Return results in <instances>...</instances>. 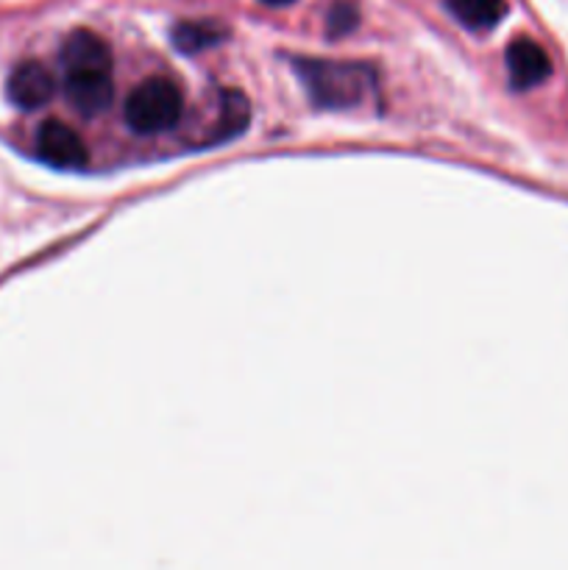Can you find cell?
Here are the masks:
<instances>
[{
  "label": "cell",
  "instance_id": "2",
  "mask_svg": "<svg viewBox=\"0 0 568 570\" xmlns=\"http://www.w3.org/2000/svg\"><path fill=\"white\" fill-rule=\"evenodd\" d=\"M126 122L137 134H161L178 126L184 115L182 87L170 78H148L126 98Z\"/></svg>",
  "mask_w": 568,
  "mask_h": 570
},
{
  "label": "cell",
  "instance_id": "4",
  "mask_svg": "<svg viewBox=\"0 0 568 570\" xmlns=\"http://www.w3.org/2000/svg\"><path fill=\"white\" fill-rule=\"evenodd\" d=\"M65 95L72 104V109L84 117H98L100 111L109 109L111 87L109 70H98V67H89V70H65Z\"/></svg>",
  "mask_w": 568,
  "mask_h": 570
},
{
  "label": "cell",
  "instance_id": "10",
  "mask_svg": "<svg viewBox=\"0 0 568 570\" xmlns=\"http://www.w3.org/2000/svg\"><path fill=\"white\" fill-rule=\"evenodd\" d=\"M221 39V31L215 26H206V22H178L173 28V42L182 53H198V50L217 45Z\"/></svg>",
  "mask_w": 568,
  "mask_h": 570
},
{
  "label": "cell",
  "instance_id": "11",
  "mask_svg": "<svg viewBox=\"0 0 568 570\" xmlns=\"http://www.w3.org/2000/svg\"><path fill=\"white\" fill-rule=\"evenodd\" d=\"M356 22H360V11H356V6L351 3V0H337V3L332 6V11H329V20H326L329 37L332 39L349 37V33L356 28Z\"/></svg>",
  "mask_w": 568,
  "mask_h": 570
},
{
  "label": "cell",
  "instance_id": "7",
  "mask_svg": "<svg viewBox=\"0 0 568 570\" xmlns=\"http://www.w3.org/2000/svg\"><path fill=\"white\" fill-rule=\"evenodd\" d=\"M61 65H65V70H89V67L109 70V45H106L95 31L78 28V31H72L70 37L65 39V45H61Z\"/></svg>",
  "mask_w": 568,
  "mask_h": 570
},
{
  "label": "cell",
  "instance_id": "9",
  "mask_svg": "<svg viewBox=\"0 0 568 570\" xmlns=\"http://www.w3.org/2000/svg\"><path fill=\"white\" fill-rule=\"evenodd\" d=\"M445 6L462 26L473 28V31L493 28L507 14L505 0H445Z\"/></svg>",
  "mask_w": 568,
  "mask_h": 570
},
{
  "label": "cell",
  "instance_id": "5",
  "mask_svg": "<svg viewBox=\"0 0 568 570\" xmlns=\"http://www.w3.org/2000/svg\"><path fill=\"white\" fill-rule=\"evenodd\" d=\"M6 92H9L11 104L31 111L53 98L56 81L53 76H50L48 67H42L39 61H22V65H17L14 70H11Z\"/></svg>",
  "mask_w": 568,
  "mask_h": 570
},
{
  "label": "cell",
  "instance_id": "12",
  "mask_svg": "<svg viewBox=\"0 0 568 570\" xmlns=\"http://www.w3.org/2000/svg\"><path fill=\"white\" fill-rule=\"evenodd\" d=\"M262 3H267V6H287V3H293V0H262Z\"/></svg>",
  "mask_w": 568,
  "mask_h": 570
},
{
  "label": "cell",
  "instance_id": "3",
  "mask_svg": "<svg viewBox=\"0 0 568 570\" xmlns=\"http://www.w3.org/2000/svg\"><path fill=\"white\" fill-rule=\"evenodd\" d=\"M37 154L45 165L59 170H81L89 161V150L76 128L61 120H45L37 131Z\"/></svg>",
  "mask_w": 568,
  "mask_h": 570
},
{
  "label": "cell",
  "instance_id": "1",
  "mask_svg": "<svg viewBox=\"0 0 568 570\" xmlns=\"http://www.w3.org/2000/svg\"><path fill=\"white\" fill-rule=\"evenodd\" d=\"M295 72L304 81L312 104L321 109H354L371 87V70L349 61L295 59Z\"/></svg>",
  "mask_w": 568,
  "mask_h": 570
},
{
  "label": "cell",
  "instance_id": "6",
  "mask_svg": "<svg viewBox=\"0 0 568 570\" xmlns=\"http://www.w3.org/2000/svg\"><path fill=\"white\" fill-rule=\"evenodd\" d=\"M507 70L516 89H532L551 76V61L546 50L532 39H516L507 48Z\"/></svg>",
  "mask_w": 568,
  "mask_h": 570
},
{
  "label": "cell",
  "instance_id": "8",
  "mask_svg": "<svg viewBox=\"0 0 568 570\" xmlns=\"http://www.w3.org/2000/svg\"><path fill=\"white\" fill-rule=\"evenodd\" d=\"M251 120V106L248 98L237 89H226L223 92V104H221V117H217V128L212 142H226V139L239 137V134L248 128Z\"/></svg>",
  "mask_w": 568,
  "mask_h": 570
}]
</instances>
